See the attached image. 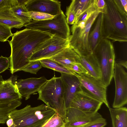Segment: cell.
I'll return each mask as SVG.
<instances>
[{
	"label": "cell",
	"mask_w": 127,
	"mask_h": 127,
	"mask_svg": "<svg viewBox=\"0 0 127 127\" xmlns=\"http://www.w3.org/2000/svg\"><path fill=\"white\" fill-rule=\"evenodd\" d=\"M75 75L79 79L83 91L104 103L108 108L110 107L107 98V87L101 80L88 73L80 75L76 74Z\"/></svg>",
	"instance_id": "cell-9"
},
{
	"label": "cell",
	"mask_w": 127,
	"mask_h": 127,
	"mask_svg": "<svg viewBox=\"0 0 127 127\" xmlns=\"http://www.w3.org/2000/svg\"><path fill=\"white\" fill-rule=\"evenodd\" d=\"M112 127H127V109L122 107L108 108Z\"/></svg>",
	"instance_id": "cell-21"
},
{
	"label": "cell",
	"mask_w": 127,
	"mask_h": 127,
	"mask_svg": "<svg viewBox=\"0 0 127 127\" xmlns=\"http://www.w3.org/2000/svg\"><path fill=\"white\" fill-rule=\"evenodd\" d=\"M22 98L11 77L0 82V102L20 100Z\"/></svg>",
	"instance_id": "cell-16"
},
{
	"label": "cell",
	"mask_w": 127,
	"mask_h": 127,
	"mask_svg": "<svg viewBox=\"0 0 127 127\" xmlns=\"http://www.w3.org/2000/svg\"><path fill=\"white\" fill-rule=\"evenodd\" d=\"M69 39L52 36L38 48L29 58V62L49 59L69 46Z\"/></svg>",
	"instance_id": "cell-8"
},
{
	"label": "cell",
	"mask_w": 127,
	"mask_h": 127,
	"mask_svg": "<svg viewBox=\"0 0 127 127\" xmlns=\"http://www.w3.org/2000/svg\"><path fill=\"white\" fill-rule=\"evenodd\" d=\"M11 77L13 82L17 85L19 93L26 100L29 99L31 95L38 92L48 80L44 76L17 80L16 77Z\"/></svg>",
	"instance_id": "cell-12"
},
{
	"label": "cell",
	"mask_w": 127,
	"mask_h": 127,
	"mask_svg": "<svg viewBox=\"0 0 127 127\" xmlns=\"http://www.w3.org/2000/svg\"><path fill=\"white\" fill-rule=\"evenodd\" d=\"M106 8L103 13V39L120 42L127 41V13L117 0H105Z\"/></svg>",
	"instance_id": "cell-2"
},
{
	"label": "cell",
	"mask_w": 127,
	"mask_h": 127,
	"mask_svg": "<svg viewBox=\"0 0 127 127\" xmlns=\"http://www.w3.org/2000/svg\"><path fill=\"white\" fill-rule=\"evenodd\" d=\"M18 5L17 0H0V11L7 7H12Z\"/></svg>",
	"instance_id": "cell-34"
},
{
	"label": "cell",
	"mask_w": 127,
	"mask_h": 127,
	"mask_svg": "<svg viewBox=\"0 0 127 127\" xmlns=\"http://www.w3.org/2000/svg\"><path fill=\"white\" fill-rule=\"evenodd\" d=\"M49 59L68 70L71 65L79 62L80 57L79 55L69 46Z\"/></svg>",
	"instance_id": "cell-18"
},
{
	"label": "cell",
	"mask_w": 127,
	"mask_h": 127,
	"mask_svg": "<svg viewBox=\"0 0 127 127\" xmlns=\"http://www.w3.org/2000/svg\"><path fill=\"white\" fill-rule=\"evenodd\" d=\"M10 66L9 57H4L2 56L0 57V73L9 68Z\"/></svg>",
	"instance_id": "cell-32"
},
{
	"label": "cell",
	"mask_w": 127,
	"mask_h": 127,
	"mask_svg": "<svg viewBox=\"0 0 127 127\" xmlns=\"http://www.w3.org/2000/svg\"><path fill=\"white\" fill-rule=\"evenodd\" d=\"M68 70L74 72L79 75L88 73L79 62L76 63L72 64L69 67Z\"/></svg>",
	"instance_id": "cell-31"
},
{
	"label": "cell",
	"mask_w": 127,
	"mask_h": 127,
	"mask_svg": "<svg viewBox=\"0 0 127 127\" xmlns=\"http://www.w3.org/2000/svg\"><path fill=\"white\" fill-rule=\"evenodd\" d=\"M60 77L63 86L64 99L67 110L75 94L82 90L77 77L74 75L61 73Z\"/></svg>",
	"instance_id": "cell-14"
},
{
	"label": "cell",
	"mask_w": 127,
	"mask_h": 127,
	"mask_svg": "<svg viewBox=\"0 0 127 127\" xmlns=\"http://www.w3.org/2000/svg\"><path fill=\"white\" fill-rule=\"evenodd\" d=\"M107 124L105 119L103 117L100 119L86 125L83 127H104Z\"/></svg>",
	"instance_id": "cell-35"
},
{
	"label": "cell",
	"mask_w": 127,
	"mask_h": 127,
	"mask_svg": "<svg viewBox=\"0 0 127 127\" xmlns=\"http://www.w3.org/2000/svg\"><path fill=\"white\" fill-rule=\"evenodd\" d=\"M38 92L39 94L38 99L43 101L48 107L54 110L64 121L67 109L60 77L54 76L47 80Z\"/></svg>",
	"instance_id": "cell-4"
},
{
	"label": "cell",
	"mask_w": 127,
	"mask_h": 127,
	"mask_svg": "<svg viewBox=\"0 0 127 127\" xmlns=\"http://www.w3.org/2000/svg\"><path fill=\"white\" fill-rule=\"evenodd\" d=\"M101 12L98 10L88 18L74 24L71 27L72 34L69 38V45L79 55L85 56L92 53L89 46V33L92 24Z\"/></svg>",
	"instance_id": "cell-6"
},
{
	"label": "cell",
	"mask_w": 127,
	"mask_h": 127,
	"mask_svg": "<svg viewBox=\"0 0 127 127\" xmlns=\"http://www.w3.org/2000/svg\"><path fill=\"white\" fill-rule=\"evenodd\" d=\"M83 127V126H81V127Z\"/></svg>",
	"instance_id": "cell-40"
},
{
	"label": "cell",
	"mask_w": 127,
	"mask_h": 127,
	"mask_svg": "<svg viewBox=\"0 0 127 127\" xmlns=\"http://www.w3.org/2000/svg\"><path fill=\"white\" fill-rule=\"evenodd\" d=\"M94 1V0H73L67 8L74 12L76 18L89 8Z\"/></svg>",
	"instance_id": "cell-23"
},
{
	"label": "cell",
	"mask_w": 127,
	"mask_h": 127,
	"mask_svg": "<svg viewBox=\"0 0 127 127\" xmlns=\"http://www.w3.org/2000/svg\"><path fill=\"white\" fill-rule=\"evenodd\" d=\"M3 80L2 76L0 75V82Z\"/></svg>",
	"instance_id": "cell-39"
},
{
	"label": "cell",
	"mask_w": 127,
	"mask_h": 127,
	"mask_svg": "<svg viewBox=\"0 0 127 127\" xmlns=\"http://www.w3.org/2000/svg\"><path fill=\"white\" fill-rule=\"evenodd\" d=\"M103 13L100 12L96 17L91 27L88 36L90 49L92 53L100 41L103 39Z\"/></svg>",
	"instance_id": "cell-17"
},
{
	"label": "cell",
	"mask_w": 127,
	"mask_h": 127,
	"mask_svg": "<svg viewBox=\"0 0 127 127\" xmlns=\"http://www.w3.org/2000/svg\"><path fill=\"white\" fill-rule=\"evenodd\" d=\"M79 62L92 76L101 80V76L99 67L93 53L85 55H79Z\"/></svg>",
	"instance_id": "cell-19"
},
{
	"label": "cell",
	"mask_w": 127,
	"mask_h": 127,
	"mask_svg": "<svg viewBox=\"0 0 127 127\" xmlns=\"http://www.w3.org/2000/svg\"><path fill=\"white\" fill-rule=\"evenodd\" d=\"M28 13L33 20L41 21L51 19L55 16L39 12L28 11Z\"/></svg>",
	"instance_id": "cell-30"
},
{
	"label": "cell",
	"mask_w": 127,
	"mask_h": 127,
	"mask_svg": "<svg viewBox=\"0 0 127 127\" xmlns=\"http://www.w3.org/2000/svg\"><path fill=\"white\" fill-rule=\"evenodd\" d=\"M22 103L20 100L0 102V124L6 123L10 113Z\"/></svg>",
	"instance_id": "cell-22"
},
{
	"label": "cell",
	"mask_w": 127,
	"mask_h": 127,
	"mask_svg": "<svg viewBox=\"0 0 127 127\" xmlns=\"http://www.w3.org/2000/svg\"><path fill=\"white\" fill-rule=\"evenodd\" d=\"M65 125L64 120L56 112L41 127H65Z\"/></svg>",
	"instance_id": "cell-26"
},
{
	"label": "cell",
	"mask_w": 127,
	"mask_h": 127,
	"mask_svg": "<svg viewBox=\"0 0 127 127\" xmlns=\"http://www.w3.org/2000/svg\"><path fill=\"white\" fill-rule=\"evenodd\" d=\"M98 10L95 6L94 2L91 6L87 10L76 18L74 24L79 23L86 19L95 12Z\"/></svg>",
	"instance_id": "cell-28"
},
{
	"label": "cell",
	"mask_w": 127,
	"mask_h": 127,
	"mask_svg": "<svg viewBox=\"0 0 127 127\" xmlns=\"http://www.w3.org/2000/svg\"><path fill=\"white\" fill-rule=\"evenodd\" d=\"M103 103L82 90L75 94L69 107L84 111L97 112Z\"/></svg>",
	"instance_id": "cell-13"
},
{
	"label": "cell",
	"mask_w": 127,
	"mask_h": 127,
	"mask_svg": "<svg viewBox=\"0 0 127 127\" xmlns=\"http://www.w3.org/2000/svg\"><path fill=\"white\" fill-rule=\"evenodd\" d=\"M39 61L42 67L52 69L61 73L70 74L75 75H76L77 74L68 70L50 59H42Z\"/></svg>",
	"instance_id": "cell-24"
},
{
	"label": "cell",
	"mask_w": 127,
	"mask_h": 127,
	"mask_svg": "<svg viewBox=\"0 0 127 127\" xmlns=\"http://www.w3.org/2000/svg\"><path fill=\"white\" fill-rule=\"evenodd\" d=\"M94 3L98 10L104 12L106 6L105 0H94Z\"/></svg>",
	"instance_id": "cell-36"
},
{
	"label": "cell",
	"mask_w": 127,
	"mask_h": 127,
	"mask_svg": "<svg viewBox=\"0 0 127 127\" xmlns=\"http://www.w3.org/2000/svg\"><path fill=\"white\" fill-rule=\"evenodd\" d=\"M65 14L66 16V21L67 24L73 25L74 24L76 17L74 12L66 8Z\"/></svg>",
	"instance_id": "cell-33"
},
{
	"label": "cell",
	"mask_w": 127,
	"mask_h": 127,
	"mask_svg": "<svg viewBox=\"0 0 127 127\" xmlns=\"http://www.w3.org/2000/svg\"><path fill=\"white\" fill-rule=\"evenodd\" d=\"M92 53L98 64L101 74V81L107 87L113 77L115 54L113 44L110 40L102 39Z\"/></svg>",
	"instance_id": "cell-5"
},
{
	"label": "cell",
	"mask_w": 127,
	"mask_h": 127,
	"mask_svg": "<svg viewBox=\"0 0 127 127\" xmlns=\"http://www.w3.org/2000/svg\"><path fill=\"white\" fill-rule=\"evenodd\" d=\"M102 117L98 112L85 111L69 107L66 111L65 127L83 126Z\"/></svg>",
	"instance_id": "cell-11"
},
{
	"label": "cell",
	"mask_w": 127,
	"mask_h": 127,
	"mask_svg": "<svg viewBox=\"0 0 127 127\" xmlns=\"http://www.w3.org/2000/svg\"><path fill=\"white\" fill-rule=\"evenodd\" d=\"M49 34L37 30L26 28L13 34L8 41L11 48L9 57L11 73L21 71L30 63L29 58L35 50L52 37Z\"/></svg>",
	"instance_id": "cell-1"
},
{
	"label": "cell",
	"mask_w": 127,
	"mask_h": 127,
	"mask_svg": "<svg viewBox=\"0 0 127 127\" xmlns=\"http://www.w3.org/2000/svg\"><path fill=\"white\" fill-rule=\"evenodd\" d=\"M25 6L28 11L39 12L55 16L61 10V2L54 0H28Z\"/></svg>",
	"instance_id": "cell-15"
},
{
	"label": "cell",
	"mask_w": 127,
	"mask_h": 127,
	"mask_svg": "<svg viewBox=\"0 0 127 127\" xmlns=\"http://www.w3.org/2000/svg\"><path fill=\"white\" fill-rule=\"evenodd\" d=\"M24 26L26 28L39 31L64 39H69L70 35L66 16L62 10L52 19L41 21L32 20Z\"/></svg>",
	"instance_id": "cell-7"
},
{
	"label": "cell",
	"mask_w": 127,
	"mask_h": 127,
	"mask_svg": "<svg viewBox=\"0 0 127 127\" xmlns=\"http://www.w3.org/2000/svg\"><path fill=\"white\" fill-rule=\"evenodd\" d=\"M113 77L115 92L112 107H123L127 103V73L123 67L115 63Z\"/></svg>",
	"instance_id": "cell-10"
},
{
	"label": "cell",
	"mask_w": 127,
	"mask_h": 127,
	"mask_svg": "<svg viewBox=\"0 0 127 127\" xmlns=\"http://www.w3.org/2000/svg\"><path fill=\"white\" fill-rule=\"evenodd\" d=\"M42 67L39 61H36L30 62L21 71L36 74Z\"/></svg>",
	"instance_id": "cell-27"
},
{
	"label": "cell",
	"mask_w": 127,
	"mask_h": 127,
	"mask_svg": "<svg viewBox=\"0 0 127 127\" xmlns=\"http://www.w3.org/2000/svg\"><path fill=\"white\" fill-rule=\"evenodd\" d=\"M11 28L0 23V42L8 41V38L13 35Z\"/></svg>",
	"instance_id": "cell-29"
},
{
	"label": "cell",
	"mask_w": 127,
	"mask_h": 127,
	"mask_svg": "<svg viewBox=\"0 0 127 127\" xmlns=\"http://www.w3.org/2000/svg\"><path fill=\"white\" fill-rule=\"evenodd\" d=\"M122 67H124L126 69L127 68V61L124 60H121L116 63Z\"/></svg>",
	"instance_id": "cell-38"
},
{
	"label": "cell",
	"mask_w": 127,
	"mask_h": 127,
	"mask_svg": "<svg viewBox=\"0 0 127 127\" xmlns=\"http://www.w3.org/2000/svg\"><path fill=\"white\" fill-rule=\"evenodd\" d=\"M16 17L25 24L30 22L32 19L28 13V11L24 5H18L11 8Z\"/></svg>",
	"instance_id": "cell-25"
},
{
	"label": "cell",
	"mask_w": 127,
	"mask_h": 127,
	"mask_svg": "<svg viewBox=\"0 0 127 127\" xmlns=\"http://www.w3.org/2000/svg\"><path fill=\"white\" fill-rule=\"evenodd\" d=\"M11 8L7 7L0 11V23L11 28L20 29L24 24L15 15Z\"/></svg>",
	"instance_id": "cell-20"
},
{
	"label": "cell",
	"mask_w": 127,
	"mask_h": 127,
	"mask_svg": "<svg viewBox=\"0 0 127 127\" xmlns=\"http://www.w3.org/2000/svg\"><path fill=\"white\" fill-rule=\"evenodd\" d=\"M56 112L44 104L34 107L28 105L11 111L6 123L8 127H41Z\"/></svg>",
	"instance_id": "cell-3"
},
{
	"label": "cell",
	"mask_w": 127,
	"mask_h": 127,
	"mask_svg": "<svg viewBox=\"0 0 127 127\" xmlns=\"http://www.w3.org/2000/svg\"><path fill=\"white\" fill-rule=\"evenodd\" d=\"M119 4L123 10L127 13V0H117Z\"/></svg>",
	"instance_id": "cell-37"
}]
</instances>
